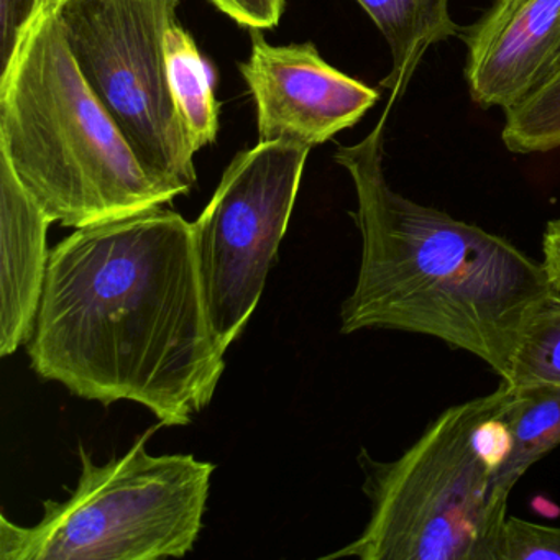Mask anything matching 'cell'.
<instances>
[{"label": "cell", "mask_w": 560, "mask_h": 560, "mask_svg": "<svg viewBox=\"0 0 560 560\" xmlns=\"http://www.w3.org/2000/svg\"><path fill=\"white\" fill-rule=\"evenodd\" d=\"M530 506L536 511L537 514L544 517H557L560 516V508L557 506L552 501L547 500L544 497H536L530 501Z\"/></svg>", "instance_id": "ffe728a7"}, {"label": "cell", "mask_w": 560, "mask_h": 560, "mask_svg": "<svg viewBox=\"0 0 560 560\" xmlns=\"http://www.w3.org/2000/svg\"><path fill=\"white\" fill-rule=\"evenodd\" d=\"M0 155L63 228L113 221L182 196L142 165L88 86L55 0L0 77Z\"/></svg>", "instance_id": "3957f363"}, {"label": "cell", "mask_w": 560, "mask_h": 560, "mask_svg": "<svg viewBox=\"0 0 560 560\" xmlns=\"http://www.w3.org/2000/svg\"><path fill=\"white\" fill-rule=\"evenodd\" d=\"M504 416L513 451L494 477V488L510 498L521 477L560 444V386L516 389Z\"/></svg>", "instance_id": "4fadbf2b"}, {"label": "cell", "mask_w": 560, "mask_h": 560, "mask_svg": "<svg viewBox=\"0 0 560 560\" xmlns=\"http://www.w3.org/2000/svg\"><path fill=\"white\" fill-rule=\"evenodd\" d=\"M501 140L516 155L560 149V71L526 103L504 113Z\"/></svg>", "instance_id": "5bb4252c"}, {"label": "cell", "mask_w": 560, "mask_h": 560, "mask_svg": "<svg viewBox=\"0 0 560 560\" xmlns=\"http://www.w3.org/2000/svg\"><path fill=\"white\" fill-rule=\"evenodd\" d=\"M392 55V71L382 88L392 93L388 106L401 100L434 45L458 37L462 27L451 14V0H357Z\"/></svg>", "instance_id": "8fae6325"}, {"label": "cell", "mask_w": 560, "mask_h": 560, "mask_svg": "<svg viewBox=\"0 0 560 560\" xmlns=\"http://www.w3.org/2000/svg\"><path fill=\"white\" fill-rule=\"evenodd\" d=\"M250 31L241 73L257 104L258 142L323 145L359 124L380 93L323 60L313 44L273 47Z\"/></svg>", "instance_id": "ba28073f"}, {"label": "cell", "mask_w": 560, "mask_h": 560, "mask_svg": "<svg viewBox=\"0 0 560 560\" xmlns=\"http://www.w3.org/2000/svg\"><path fill=\"white\" fill-rule=\"evenodd\" d=\"M232 21L248 31H270L280 24L287 0H211Z\"/></svg>", "instance_id": "ac0fdd59"}, {"label": "cell", "mask_w": 560, "mask_h": 560, "mask_svg": "<svg viewBox=\"0 0 560 560\" xmlns=\"http://www.w3.org/2000/svg\"><path fill=\"white\" fill-rule=\"evenodd\" d=\"M542 264L560 296V218L547 222L542 235Z\"/></svg>", "instance_id": "d6986e66"}, {"label": "cell", "mask_w": 560, "mask_h": 560, "mask_svg": "<svg viewBox=\"0 0 560 560\" xmlns=\"http://www.w3.org/2000/svg\"><path fill=\"white\" fill-rule=\"evenodd\" d=\"M464 42V77L480 109H514L560 71V0H493Z\"/></svg>", "instance_id": "9c48e42d"}, {"label": "cell", "mask_w": 560, "mask_h": 560, "mask_svg": "<svg viewBox=\"0 0 560 560\" xmlns=\"http://www.w3.org/2000/svg\"><path fill=\"white\" fill-rule=\"evenodd\" d=\"M165 58L176 109L199 152L218 137L219 103L214 94V71L202 58L195 38L178 24L166 34Z\"/></svg>", "instance_id": "7c38bea8"}, {"label": "cell", "mask_w": 560, "mask_h": 560, "mask_svg": "<svg viewBox=\"0 0 560 560\" xmlns=\"http://www.w3.org/2000/svg\"><path fill=\"white\" fill-rule=\"evenodd\" d=\"M50 218L28 195L8 160L0 155V355L9 357L34 330L47 277Z\"/></svg>", "instance_id": "30bf717a"}, {"label": "cell", "mask_w": 560, "mask_h": 560, "mask_svg": "<svg viewBox=\"0 0 560 560\" xmlns=\"http://www.w3.org/2000/svg\"><path fill=\"white\" fill-rule=\"evenodd\" d=\"M28 357L38 376L104 406L186 425L224 373L192 222L156 208L77 229L50 250Z\"/></svg>", "instance_id": "6da1fadb"}, {"label": "cell", "mask_w": 560, "mask_h": 560, "mask_svg": "<svg viewBox=\"0 0 560 560\" xmlns=\"http://www.w3.org/2000/svg\"><path fill=\"white\" fill-rule=\"evenodd\" d=\"M78 70L142 165L188 195L198 150L176 109L165 38L178 0H55Z\"/></svg>", "instance_id": "8992f818"}, {"label": "cell", "mask_w": 560, "mask_h": 560, "mask_svg": "<svg viewBox=\"0 0 560 560\" xmlns=\"http://www.w3.org/2000/svg\"><path fill=\"white\" fill-rule=\"evenodd\" d=\"M392 109L386 106L365 139L334 155L352 178L362 235L359 277L342 304L340 332L434 337L506 382L527 327L559 294L542 261L389 186L383 145Z\"/></svg>", "instance_id": "7a4b0ae2"}, {"label": "cell", "mask_w": 560, "mask_h": 560, "mask_svg": "<svg viewBox=\"0 0 560 560\" xmlns=\"http://www.w3.org/2000/svg\"><path fill=\"white\" fill-rule=\"evenodd\" d=\"M153 432L104 465L80 447L83 470L67 500L45 501L44 517L31 527L0 516V559L156 560L191 552L215 465L191 454H149Z\"/></svg>", "instance_id": "5b68a950"}, {"label": "cell", "mask_w": 560, "mask_h": 560, "mask_svg": "<svg viewBox=\"0 0 560 560\" xmlns=\"http://www.w3.org/2000/svg\"><path fill=\"white\" fill-rule=\"evenodd\" d=\"M497 560H560V527L508 516Z\"/></svg>", "instance_id": "2e32d148"}, {"label": "cell", "mask_w": 560, "mask_h": 560, "mask_svg": "<svg viewBox=\"0 0 560 560\" xmlns=\"http://www.w3.org/2000/svg\"><path fill=\"white\" fill-rule=\"evenodd\" d=\"M311 149L258 142L225 170L195 231L212 336L221 352L241 337L287 232Z\"/></svg>", "instance_id": "52a82bcc"}, {"label": "cell", "mask_w": 560, "mask_h": 560, "mask_svg": "<svg viewBox=\"0 0 560 560\" xmlns=\"http://www.w3.org/2000/svg\"><path fill=\"white\" fill-rule=\"evenodd\" d=\"M50 0H0V77L11 68Z\"/></svg>", "instance_id": "e0dca14e"}, {"label": "cell", "mask_w": 560, "mask_h": 560, "mask_svg": "<svg viewBox=\"0 0 560 560\" xmlns=\"http://www.w3.org/2000/svg\"><path fill=\"white\" fill-rule=\"evenodd\" d=\"M513 392L510 383L451 406L392 462L360 452L372 504L359 539L326 559L497 560L508 498L478 441L481 421Z\"/></svg>", "instance_id": "277c9868"}, {"label": "cell", "mask_w": 560, "mask_h": 560, "mask_svg": "<svg viewBox=\"0 0 560 560\" xmlns=\"http://www.w3.org/2000/svg\"><path fill=\"white\" fill-rule=\"evenodd\" d=\"M506 383L516 389L560 386V296L527 327Z\"/></svg>", "instance_id": "9a60e30c"}]
</instances>
